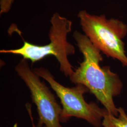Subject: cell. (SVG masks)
Here are the masks:
<instances>
[{
	"label": "cell",
	"mask_w": 127,
	"mask_h": 127,
	"mask_svg": "<svg viewBox=\"0 0 127 127\" xmlns=\"http://www.w3.org/2000/svg\"><path fill=\"white\" fill-rule=\"evenodd\" d=\"M73 37L83 60L69 77L70 81L76 85L80 84L86 87L105 109L118 116V108L116 107L113 98L120 94L122 82L116 73L111 71L109 66H100V63L103 60L101 52L87 36L75 31Z\"/></svg>",
	"instance_id": "obj_1"
},
{
	"label": "cell",
	"mask_w": 127,
	"mask_h": 127,
	"mask_svg": "<svg viewBox=\"0 0 127 127\" xmlns=\"http://www.w3.org/2000/svg\"><path fill=\"white\" fill-rule=\"evenodd\" d=\"M49 37L50 42L46 45H38L24 41L23 45L18 49L2 50L0 53L20 55L24 59L34 63L49 56L57 59L60 70L66 77H70L74 72L68 56L75 54L74 46L67 40L68 33L72 31V21L55 12L50 20Z\"/></svg>",
	"instance_id": "obj_2"
},
{
	"label": "cell",
	"mask_w": 127,
	"mask_h": 127,
	"mask_svg": "<svg viewBox=\"0 0 127 127\" xmlns=\"http://www.w3.org/2000/svg\"><path fill=\"white\" fill-rule=\"evenodd\" d=\"M78 17L84 34L101 53L127 66L123 41L127 34L126 24L117 19H108L104 15L91 14L85 10L80 11Z\"/></svg>",
	"instance_id": "obj_3"
},
{
	"label": "cell",
	"mask_w": 127,
	"mask_h": 127,
	"mask_svg": "<svg viewBox=\"0 0 127 127\" xmlns=\"http://www.w3.org/2000/svg\"><path fill=\"white\" fill-rule=\"evenodd\" d=\"M40 77L49 83L60 100L62 111L61 123L67 122L70 118L83 119L95 127H100L106 110L94 103H88L83 95L89 91L86 87L78 84L72 88L66 87L57 82L48 69L40 67L33 69Z\"/></svg>",
	"instance_id": "obj_4"
},
{
	"label": "cell",
	"mask_w": 127,
	"mask_h": 127,
	"mask_svg": "<svg viewBox=\"0 0 127 127\" xmlns=\"http://www.w3.org/2000/svg\"><path fill=\"white\" fill-rule=\"evenodd\" d=\"M15 70L29 90L32 102L36 105L39 115L37 127H63L60 119L62 107L45 82L31 68L27 60H20Z\"/></svg>",
	"instance_id": "obj_5"
},
{
	"label": "cell",
	"mask_w": 127,
	"mask_h": 127,
	"mask_svg": "<svg viewBox=\"0 0 127 127\" xmlns=\"http://www.w3.org/2000/svg\"><path fill=\"white\" fill-rule=\"evenodd\" d=\"M118 116H115L106 110L102 120L104 127H127V115L122 107L118 108Z\"/></svg>",
	"instance_id": "obj_6"
},
{
	"label": "cell",
	"mask_w": 127,
	"mask_h": 127,
	"mask_svg": "<svg viewBox=\"0 0 127 127\" xmlns=\"http://www.w3.org/2000/svg\"><path fill=\"white\" fill-rule=\"evenodd\" d=\"M27 111L28 112V114L29 115V116L31 119V122L32 123V127H37L34 125V123H33V118L32 116V110H31V108H28L27 109Z\"/></svg>",
	"instance_id": "obj_7"
},
{
	"label": "cell",
	"mask_w": 127,
	"mask_h": 127,
	"mask_svg": "<svg viewBox=\"0 0 127 127\" xmlns=\"http://www.w3.org/2000/svg\"><path fill=\"white\" fill-rule=\"evenodd\" d=\"M45 127V126H43V127Z\"/></svg>",
	"instance_id": "obj_8"
}]
</instances>
